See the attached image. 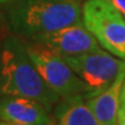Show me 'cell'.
Masks as SVG:
<instances>
[{"label": "cell", "instance_id": "cell-12", "mask_svg": "<svg viewBox=\"0 0 125 125\" xmlns=\"http://www.w3.org/2000/svg\"><path fill=\"white\" fill-rule=\"evenodd\" d=\"M121 101H122V104H125V81H124V85H123V89H122Z\"/></svg>", "mask_w": 125, "mask_h": 125}, {"label": "cell", "instance_id": "cell-13", "mask_svg": "<svg viewBox=\"0 0 125 125\" xmlns=\"http://www.w3.org/2000/svg\"><path fill=\"white\" fill-rule=\"evenodd\" d=\"M0 125H23V124H19V123H12V122L1 121V122H0Z\"/></svg>", "mask_w": 125, "mask_h": 125}, {"label": "cell", "instance_id": "cell-5", "mask_svg": "<svg viewBox=\"0 0 125 125\" xmlns=\"http://www.w3.org/2000/svg\"><path fill=\"white\" fill-rule=\"evenodd\" d=\"M71 68L81 78L88 87L86 98L102 93L111 85L121 70L124 59L98 49L93 52L64 57Z\"/></svg>", "mask_w": 125, "mask_h": 125}, {"label": "cell", "instance_id": "cell-11", "mask_svg": "<svg viewBox=\"0 0 125 125\" xmlns=\"http://www.w3.org/2000/svg\"><path fill=\"white\" fill-rule=\"evenodd\" d=\"M117 125H125V111L119 109V112H118V122H117Z\"/></svg>", "mask_w": 125, "mask_h": 125}, {"label": "cell", "instance_id": "cell-4", "mask_svg": "<svg viewBox=\"0 0 125 125\" xmlns=\"http://www.w3.org/2000/svg\"><path fill=\"white\" fill-rule=\"evenodd\" d=\"M26 49L43 80L59 97L68 98L75 95L86 97L88 87L62 56L37 43L26 45Z\"/></svg>", "mask_w": 125, "mask_h": 125}, {"label": "cell", "instance_id": "cell-10", "mask_svg": "<svg viewBox=\"0 0 125 125\" xmlns=\"http://www.w3.org/2000/svg\"><path fill=\"white\" fill-rule=\"evenodd\" d=\"M111 5H114L119 12L125 16V0H107Z\"/></svg>", "mask_w": 125, "mask_h": 125}, {"label": "cell", "instance_id": "cell-6", "mask_svg": "<svg viewBox=\"0 0 125 125\" xmlns=\"http://www.w3.org/2000/svg\"><path fill=\"white\" fill-rule=\"evenodd\" d=\"M32 42L52 50L62 57L79 56L101 49L97 40L86 28L83 21L36 36L32 38Z\"/></svg>", "mask_w": 125, "mask_h": 125}, {"label": "cell", "instance_id": "cell-15", "mask_svg": "<svg viewBox=\"0 0 125 125\" xmlns=\"http://www.w3.org/2000/svg\"><path fill=\"white\" fill-rule=\"evenodd\" d=\"M0 49H1V46H0Z\"/></svg>", "mask_w": 125, "mask_h": 125}, {"label": "cell", "instance_id": "cell-2", "mask_svg": "<svg viewBox=\"0 0 125 125\" xmlns=\"http://www.w3.org/2000/svg\"><path fill=\"white\" fill-rule=\"evenodd\" d=\"M0 95L34 98L49 111L60 98L41 76L26 45L13 36L7 37L0 49Z\"/></svg>", "mask_w": 125, "mask_h": 125}, {"label": "cell", "instance_id": "cell-8", "mask_svg": "<svg viewBox=\"0 0 125 125\" xmlns=\"http://www.w3.org/2000/svg\"><path fill=\"white\" fill-rule=\"evenodd\" d=\"M125 81V60L116 79L102 93L93 97L86 98L88 107L92 109L102 125H117L118 112L121 109L122 89Z\"/></svg>", "mask_w": 125, "mask_h": 125}, {"label": "cell", "instance_id": "cell-1", "mask_svg": "<svg viewBox=\"0 0 125 125\" xmlns=\"http://www.w3.org/2000/svg\"><path fill=\"white\" fill-rule=\"evenodd\" d=\"M4 14L15 35L30 40L82 22L79 0H10Z\"/></svg>", "mask_w": 125, "mask_h": 125}, {"label": "cell", "instance_id": "cell-7", "mask_svg": "<svg viewBox=\"0 0 125 125\" xmlns=\"http://www.w3.org/2000/svg\"><path fill=\"white\" fill-rule=\"evenodd\" d=\"M0 119L23 125H54V119L42 103L22 96H0Z\"/></svg>", "mask_w": 125, "mask_h": 125}, {"label": "cell", "instance_id": "cell-9", "mask_svg": "<svg viewBox=\"0 0 125 125\" xmlns=\"http://www.w3.org/2000/svg\"><path fill=\"white\" fill-rule=\"evenodd\" d=\"M85 100V95L64 98L56 111L58 118L56 125H102Z\"/></svg>", "mask_w": 125, "mask_h": 125}, {"label": "cell", "instance_id": "cell-14", "mask_svg": "<svg viewBox=\"0 0 125 125\" xmlns=\"http://www.w3.org/2000/svg\"><path fill=\"white\" fill-rule=\"evenodd\" d=\"M10 0H0V7H5Z\"/></svg>", "mask_w": 125, "mask_h": 125}, {"label": "cell", "instance_id": "cell-3", "mask_svg": "<svg viewBox=\"0 0 125 125\" xmlns=\"http://www.w3.org/2000/svg\"><path fill=\"white\" fill-rule=\"evenodd\" d=\"M82 21L103 49L125 60V16L114 5L107 0H86Z\"/></svg>", "mask_w": 125, "mask_h": 125}]
</instances>
